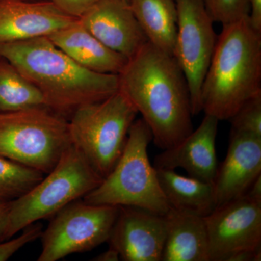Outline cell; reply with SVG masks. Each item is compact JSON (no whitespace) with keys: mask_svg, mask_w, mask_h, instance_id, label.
<instances>
[{"mask_svg":"<svg viewBox=\"0 0 261 261\" xmlns=\"http://www.w3.org/2000/svg\"><path fill=\"white\" fill-rule=\"evenodd\" d=\"M137 114L128 98L118 90L102 101L82 106L70 116L72 145L102 178L121 157Z\"/></svg>","mask_w":261,"mask_h":261,"instance_id":"obj_7","label":"cell"},{"mask_svg":"<svg viewBox=\"0 0 261 261\" xmlns=\"http://www.w3.org/2000/svg\"><path fill=\"white\" fill-rule=\"evenodd\" d=\"M44 173L0 156V200L13 201L25 195Z\"/></svg>","mask_w":261,"mask_h":261,"instance_id":"obj_21","label":"cell"},{"mask_svg":"<svg viewBox=\"0 0 261 261\" xmlns=\"http://www.w3.org/2000/svg\"><path fill=\"white\" fill-rule=\"evenodd\" d=\"M118 207L75 201L58 211L43 231L38 261H57L90 251L106 243L118 216Z\"/></svg>","mask_w":261,"mask_h":261,"instance_id":"obj_8","label":"cell"},{"mask_svg":"<svg viewBox=\"0 0 261 261\" xmlns=\"http://www.w3.org/2000/svg\"><path fill=\"white\" fill-rule=\"evenodd\" d=\"M209 261L261 260V202L244 195L204 217Z\"/></svg>","mask_w":261,"mask_h":261,"instance_id":"obj_9","label":"cell"},{"mask_svg":"<svg viewBox=\"0 0 261 261\" xmlns=\"http://www.w3.org/2000/svg\"><path fill=\"white\" fill-rule=\"evenodd\" d=\"M121 259L119 253L115 249L109 247L108 250L94 257V261H118Z\"/></svg>","mask_w":261,"mask_h":261,"instance_id":"obj_29","label":"cell"},{"mask_svg":"<svg viewBox=\"0 0 261 261\" xmlns=\"http://www.w3.org/2000/svg\"><path fill=\"white\" fill-rule=\"evenodd\" d=\"M128 4L148 42L173 56L178 21L175 0H129Z\"/></svg>","mask_w":261,"mask_h":261,"instance_id":"obj_19","label":"cell"},{"mask_svg":"<svg viewBox=\"0 0 261 261\" xmlns=\"http://www.w3.org/2000/svg\"><path fill=\"white\" fill-rule=\"evenodd\" d=\"M79 19L99 42L128 60L148 42L129 4L121 0H99Z\"/></svg>","mask_w":261,"mask_h":261,"instance_id":"obj_12","label":"cell"},{"mask_svg":"<svg viewBox=\"0 0 261 261\" xmlns=\"http://www.w3.org/2000/svg\"><path fill=\"white\" fill-rule=\"evenodd\" d=\"M77 19L50 0H0V43L49 37Z\"/></svg>","mask_w":261,"mask_h":261,"instance_id":"obj_13","label":"cell"},{"mask_svg":"<svg viewBox=\"0 0 261 261\" xmlns=\"http://www.w3.org/2000/svg\"><path fill=\"white\" fill-rule=\"evenodd\" d=\"M253 200L261 202V175L255 178L245 194Z\"/></svg>","mask_w":261,"mask_h":261,"instance_id":"obj_28","label":"cell"},{"mask_svg":"<svg viewBox=\"0 0 261 261\" xmlns=\"http://www.w3.org/2000/svg\"><path fill=\"white\" fill-rule=\"evenodd\" d=\"M219 121L214 116L205 115L197 129L178 145L156 155L154 167L182 168L188 176L214 185L219 167L216 151Z\"/></svg>","mask_w":261,"mask_h":261,"instance_id":"obj_14","label":"cell"},{"mask_svg":"<svg viewBox=\"0 0 261 261\" xmlns=\"http://www.w3.org/2000/svg\"><path fill=\"white\" fill-rule=\"evenodd\" d=\"M118 75V90L148 126L163 150L178 145L193 130L188 84L174 57L147 42Z\"/></svg>","mask_w":261,"mask_h":261,"instance_id":"obj_1","label":"cell"},{"mask_svg":"<svg viewBox=\"0 0 261 261\" xmlns=\"http://www.w3.org/2000/svg\"><path fill=\"white\" fill-rule=\"evenodd\" d=\"M152 135L142 118L134 121L126 145L112 171L84 197L93 205L132 206L165 216L171 208L160 186L147 148Z\"/></svg>","mask_w":261,"mask_h":261,"instance_id":"obj_4","label":"cell"},{"mask_svg":"<svg viewBox=\"0 0 261 261\" xmlns=\"http://www.w3.org/2000/svg\"><path fill=\"white\" fill-rule=\"evenodd\" d=\"M23 232L9 241L0 242V261L8 260L20 249L41 238L43 229L41 224L34 223L24 228Z\"/></svg>","mask_w":261,"mask_h":261,"instance_id":"obj_24","label":"cell"},{"mask_svg":"<svg viewBox=\"0 0 261 261\" xmlns=\"http://www.w3.org/2000/svg\"><path fill=\"white\" fill-rule=\"evenodd\" d=\"M47 37L75 63L96 73L118 75L128 61L126 57L99 42L79 18Z\"/></svg>","mask_w":261,"mask_h":261,"instance_id":"obj_16","label":"cell"},{"mask_svg":"<svg viewBox=\"0 0 261 261\" xmlns=\"http://www.w3.org/2000/svg\"><path fill=\"white\" fill-rule=\"evenodd\" d=\"M178 21L174 57L186 77L193 116L202 112L201 90L218 36L203 0H175Z\"/></svg>","mask_w":261,"mask_h":261,"instance_id":"obj_10","label":"cell"},{"mask_svg":"<svg viewBox=\"0 0 261 261\" xmlns=\"http://www.w3.org/2000/svg\"><path fill=\"white\" fill-rule=\"evenodd\" d=\"M261 94V32L249 16L223 25L206 73L202 111L228 121L249 99Z\"/></svg>","mask_w":261,"mask_h":261,"instance_id":"obj_3","label":"cell"},{"mask_svg":"<svg viewBox=\"0 0 261 261\" xmlns=\"http://www.w3.org/2000/svg\"><path fill=\"white\" fill-rule=\"evenodd\" d=\"M209 15L214 22L226 24L249 16L248 0H203Z\"/></svg>","mask_w":261,"mask_h":261,"instance_id":"obj_23","label":"cell"},{"mask_svg":"<svg viewBox=\"0 0 261 261\" xmlns=\"http://www.w3.org/2000/svg\"><path fill=\"white\" fill-rule=\"evenodd\" d=\"M68 121L46 107L0 112V156L44 174L71 146Z\"/></svg>","mask_w":261,"mask_h":261,"instance_id":"obj_6","label":"cell"},{"mask_svg":"<svg viewBox=\"0 0 261 261\" xmlns=\"http://www.w3.org/2000/svg\"><path fill=\"white\" fill-rule=\"evenodd\" d=\"M228 121L231 124L230 135L261 138V94L247 100Z\"/></svg>","mask_w":261,"mask_h":261,"instance_id":"obj_22","label":"cell"},{"mask_svg":"<svg viewBox=\"0 0 261 261\" xmlns=\"http://www.w3.org/2000/svg\"><path fill=\"white\" fill-rule=\"evenodd\" d=\"M8 60L42 94L45 106L64 117L106 99L118 91V75L86 69L56 47L47 37L0 43Z\"/></svg>","mask_w":261,"mask_h":261,"instance_id":"obj_2","label":"cell"},{"mask_svg":"<svg viewBox=\"0 0 261 261\" xmlns=\"http://www.w3.org/2000/svg\"><path fill=\"white\" fill-rule=\"evenodd\" d=\"M67 14L80 18L99 0H50Z\"/></svg>","mask_w":261,"mask_h":261,"instance_id":"obj_25","label":"cell"},{"mask_svg":"<svg viewBox=\"0 0 261 261\" xmlns=\"http://www.w3.org/2000/svg\"><path fill=\"white\" fill-rule=\"evenodd\" d=\"M260 175L261 138L230 135L226 159L218 167L214 182L216 207L245 195Z\"/></svg>","mask_w":261,"mask_h":261,"instance_id":"obj_15","label":"cell"},{"mask_svg":"<svg viewBox=\"0 0 261 261\" xmlns=\"http://www.w3.org/2000/svg\"><path fill=\"white\" fill-rule=\"evenodd\" d=\"M250 5L249 20L252 27L261 32V0H248Z\"/></svg>","mask_w":261,"mask_h":261,"instance_id":"obj_26","label":"cell"},{"mask_svg":"<svg viewBox=\"0 0 261 261\" xmlns=\"http://www.w3.org/2000/svg\"><path fill=\"white\" fill-rule=\"evenodd\" d=\"M165 218L167 231L161 261H209L203 216L171 207Z\"/></svg>","mask_w":261,"mask_h":261,"instance_id":"obj_17","label":"cell"},{"mask_svg":"<svg viewBox=\"0 0 261 261\" xmlns=\"http://www.w3.org/2000/svg\"><path fill=\"white\" fill-rule=\"evenodd\" d=\"M103 178L74 146L65 150L56 166L32 190L11 201L3 241L29 225L56 215L71 202L84 198Z\"/></svg>","mask_w":261,"mask_h":261,"instance_id":"obj_5","label":"cell"},{"mask_svg":"<svg viewBox=\"0 0 261 261\" xmlns=\"http://www.w3.org/2000/svg\"><path fill=\"white\" fill-rule=\"evenodd\" d=\"M36 107H46L42 94L8 60L0 56V112Z\"/></svg>","mask_w":261,"mask_h":261,"instance_id":"obj_20","label":"cell"},{"mask_svg":"<svg viewBox=\"0 0 261 261\" xmlns=\"http://www.w3.org/2000/svg\"><path fill=\"white\" fill-rule=\"evenodd\" d=\"M11 201L0 200V242L3 241V236L9 219Z\"/></svg>","mask_w":261,"mask_h":261,"instance_id":"obj_27","label":"cell"},{"mask_svg":"<svg viewBox=\"0 0 261 261\" xmlns=\"http://www.w3.org/2000/svg\"><path fill=\"white\" fill-rule=\"evenodd\" d=\"M165 216L120 206L108 243L124 261H161L166 242Z\"/></svg>","mask_w":261,"mask_h":261,"instance_id":"obj_11","label":"cell"},{"mask_svg":"<svg viewBox=\"0 0 261 261\" xmlns=\"http://www.w3.org/2000/svg\"><path fill=\"white\" fill-rule=\"evenodd\" d=\"M25 1H42V0H25Z\"/></svg>","mask_w":261,"mask_h":261,"instance_id":"obj_30","label":"cell"},{"mask_svg":"<svg viewBox=\"0 0 261 261\" xmlns=\"http://www.w3.org/2000/svg\"><path fill=\"white\" fill-rule=\"evenodd\" d=\"M121 1L126 2V3H129V0H121Z\"/></svg>","mask_w":261,"mask_h":261,"instance_id":"obj_31","label":"cell"},{"mask_svg":"<svg viewBox=\"0 0 261 261\" xmlns=\"http://www.w3.org/2000/svg\"><path fill=\"white\" fill-rule=\"evenodd\" d=\"M156 171L161 190L172 208L203 217L216 208L214 185L182 176L175 170L156 168Z\"/></svg>","mask_w":261,"mask_h":261,"instance_id":"obj_18","label":"cell"}]
</instances>
